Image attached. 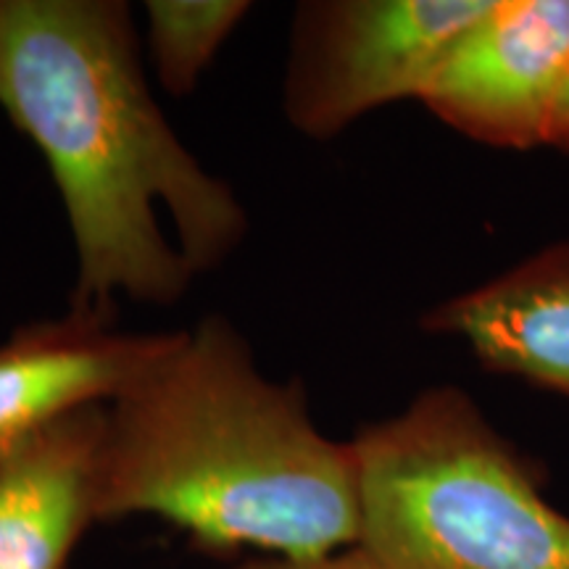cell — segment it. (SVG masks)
Here are the masks:
<instances>
[{"instance_id": "6da1fadb", "label": "cell", "mask_w": 569, "mask_h": 569, "mask_svg": "<svg viewBox=\"0 0 569 569\" xmlns=\"http://www.w3.org/2000/svg\"><path fill=\"white\" fill-rule=\"evenodd\" d=\"M0 106L61 193L77 309H167L243 246V203L163 117L127 3L0 0Z\"/></svg>"}, {"instance_id": "7a4b0ae2", "label": "cell", "mask_w": 569, "mask_h": 569, "mask_svg": "<svg viewBox=\"0 0 569 569\" xmlns=\"http://www.w3.org/2000/svg\"><path fill=\"white\" fill-rule=\"evenodd\" d=\"M159 517L201 551L322 559L361 532L353 443L315 425L298 380L261 375L238 327L209 315L106 407L96 517Z\"/></svg>"}, {"instance_id": "3957f363", "label": "cell", "mask_w": 569, "mask_h": 569, "mask_svg": "<svg viewBox=\"0 0 569 569\" xmlns=\"http://www.w3.org/2000/svg\"><path fill=\"white\" fill-rule=\"evenodd\" d=\"M359 549L377 569H569L543 467L465 388L436 386L353 440Z\"/></svg>"}, {"instance_id": "277c9868", "label": "cell", "mask_w": 569, "mask_h": 569, "mask_svg": "<svg viewBox=\"0 0 569 569\" xmlns=\"http://www.w3.org/2000/svg\"><path fill=\"white\" fill-rule=\"evenodd\" d=\"M493 0H309L290 27L282 111L332 140L382 106L419 98Z\"/></svg>"}, {"instance_id": "5b68a950", "label": "cell", "mask_w": 569, "mask_h": 569, "mask_svg": "<svg viewBox=\"0 0 569 569\" xmlns=\"http://www.w3.org/2000/svg\"><path fill=\"white\" fill-rule=\"evenodd\" d=\"M569 67V0H493L417 101L490 148L546 146Z\"/></svg>"}, {"instance_id": "8992f818", "label": "cell", "mask_w": 569, "mask_h": 569, "mask_svg": "<svg viewBox=\"0 0 569 569\" xmlns=\"http://www.w3.org/2000/svg\"><path fill=\"white\" fill-rule=\"evenodd\" d=\"M174 336L122 330L117 311L77 306L13 330L0 343V467L63 417L117 401Z\"/></svg>"}, {"instance_id": "52a82bcc", "label": "cell", "mask_w": 569, "mask_h": 569, "mask_svg": "<svg viewBox=\"0 0 569 569\" xmlns=\"http://www.w3.org/2000/svg\"><path fill=\"white\" fill-rule=\"evenodd\" d=\"M419 325L465 340L488 372L569 401V238L432 306Z\"/></svg>"}, {"instance_id": "ba28073f", "label": "cell", "mask_w": 569, "mask_h": 569, "mask_svg": "<svg viewBox=\"0 0 569 569\" xmlns=\"http://www.w3.org/2000/svg\"><path fill=\"white\" fill-rule=\"evenodd\" d=\"M106 407L63 417L0 467V569H67L96 517Z\"/></svg>"}, {"instance_id": "9c48e42d", "label": "cell", "mask_w": 569, "mask_h": 569, "mask_svg": "<svg viewBox=\"0 0 569 569\" xmlns=\"http://www.w3.org/2000/svg\"><path fill=\"white\" fill-rule=\"evenodd\" d=\"M142 9L156 77L169 96L184 98L253 6L246 0H148Z\"/></svg>"}, {"instance_id": "30bf717a", "label": "cell", "mask_w": 569, "mask_h": 569, "mask_svg": "<svg viewBox=\"0 0 569 569\" xmlns=\"http://www.w3.org/2000/svg\"><path fill=\"white\" fill-rule=\"evenodd\" d=\"M238 569H377V565L359 549V546H356V549L332 553V557H322V559L274 557L267 561H251V565H243Z\"/></svg>"}, {"instance_id": "8fae6325", "label": "cell", "mask_w": 569, "mask_h": 569, "mask_svg": "<svg viewBox=\"0 0 569 569\" xmlns=\"http://www.w3.org/2000/svg\"><path fill=\"white\" fill-rule=\"evenodd\" d=\"M546 146L569 153V67L565 71V80H561L557 103H553L549 140H546Z\"/></svg>"}]
</instances>
